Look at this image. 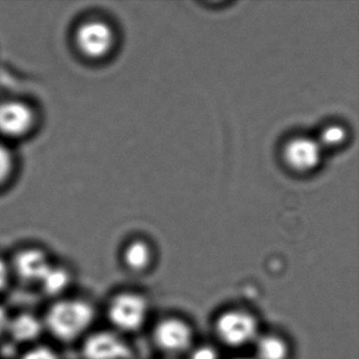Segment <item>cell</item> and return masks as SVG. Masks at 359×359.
Wrapping results in <instances>:
<instances>
[{"label": "cell", "instance_id": "6da1fadb", "mask_svg": "<svg viewBox=\"0 0 359 359\" xmlns=\"http://www.w3.org/2000/svg\"><path fill=\"white\" fill-rule=\"evenodd\" d=\"M94 309L89 302L79 299H65L55 302L48 311L46 325L58 339H76L94 320Z\"/></svg>", "mask_w": 359, "mask_h": 359}, {"label": "cell", "instance_id": "7a4b0ae2", "mask_svg": "<svg viewBox=\"0 0 359 359\" xmlns=\"http://www.w3.org/2000/svg\"><path fill=\"white\" fill-rule=\"evenodd\" d=\"M148 314V304L140 294L121 293L109 304L108 315L111 323L123 331H135L144 325Z\"/></svg>", "mask_w": 359, "mask_h": 359}, {"label": "cell", "instance_id": "3957f363", "mask_svg": "<svg viewBox=\"0 0 359 359\" xmlns=\"http://www.w3.org/2000/svg\"><path fill=\"white\" fill-rule=\"evenodd\" d=\"M216 332L220 339L228 346H243L256 337L257 323L251 314L245 311H228L218 317Z\"/></svg>", "mask_w": 359, "mask_h": 359}, {"label": "cell", "instance_id": "277c9868", "mask_svg": "<svg viewBox=\"0 0 359 359\" xmlns=\"http://www.w3.org/2000/svg\"><path fill=\"white\" fill-rule=\"evenodd\" d=\"M77 48L83 55L100 58L108 54L114 43V35L109 25L89 22L81 25L75 34Z\"/></svg>", "mask_w": 359, "mask_h": 359}, {"label": "cell", "instance_id": "5b68a950", "mask_svg": "<svg viewBox=\"0 0 359 359\" xmlns=\"http://www.w3.org/2000/svg\"><path fill=\"white\" fill-rule=\"evenodd\" d=\"M323 156V148L313 138L295 137L289 140L283 150L285 163L297 172H310L318 167Z\"/></svg>", "mask_w": 359, "mask_h": 359}, {"label": "cell", "instance_id": "8992f818", "mask_svg": "<svg viewBox=\"0 0 359 359\" xmlns=\"http://www.w3.org/2000/svg\"><path fill=\"white\" fill-rule=\"evenodd\" d=\"M86 359H130L132 351L127 342L112 332H97L86 339Z\"/></svg>", "mask_w": 359, "mask_h": 359}, {"label": "cell", "instance_id": "52a82bcc", "mask_svg": "<svg viewBox=\"0 0 359 359\" xmlns=\"http://www.w3.org/2000/svg\"><path fill=\"white\" fill-rule=\"evenodd\" d=\"M154 340L159 348L171 354L184 352L192 341V331L184 321L163 319L154 330Z\"/></svg>", "mask_w": 359, "mask_h": 359}, {"label": "cell", "instance_id": "ba28073f", "mask_svg": "<svg viewBox=\"0 0 359 359\" xmlns=\"http://www.w3.org/2000/svg\"><path fill=\"white\" fill-rule=\"evenodd\" d=\"M33 123V115L26 104L16 102L0 104V133L10 137L24 135Z\"/></svg>", "mask_w": 359, "mask_h": 359}, {"label": "cell", "instance_id": "9c48e42d", "mask_svg": "<svg viewBox=\"0 0 359 359\" xmlns=\"http://www.w3.org/2000/svg\"><path fill=\"white\" fill-rule=\"evenodd\" d=\"M51 266L47 255L41 250H24L14 258L15 272L20 278L27 281L39 283Z\"/></svg>", "mask_w": 359, "mask_h": 359}, {"label": "cell", "instance_id": "30bf717a", "mask_svg": "<svg viewBox=\"0 0 359 359\" xmlns=\"http://www.w3.org/2000/svg\"><path fill=\"white\" fill-rule=\"evenodd\" d=\"M8 330L12 337L20 342H29L36 339L43 331L41 320L34 315L22 313L9 320Z\"/></svg>", "mask_w": 359, "mask_h": 359}, {"label": "cell", "instance_id": "8fae6325", "mask_svg": "<svg viewBox=\"0 0 359 359\" xmlns=\"http://www.w3.org/2000/svg\"><path fill=\"white\" fill-rule=\"evenodd\" d=\"M152 259L150 247L142 241H133L126 248L123 262L132 271H144Z\"/></svg>", "mask_w": 359, "mask_h": 359}, {"label": "cell", "instance_id": "7c38bea8", "mask_svg": "<svg viewBox=\"0 0 359 359\" xmlns=\"http://www.w3.org/2000/svg\"><path fill=\"white\" fill-rule=\"evenodd\" d=\"M287 344L274 335L262 336L256 346L258 359H287Z\"/></svg>", "mask_w": 359, "mask_h": 359}, {"label": "cell", "instance_id": "4fadbf2b", "mask_svg": "<svg viewBox=\"0 0 359 359\" xmlns=\"http://www.w3.org/2000/svg\"><path fill=\"white\" fill-rule=\"evenodd\" d=\"M39 283H41L46 294L58 295L68 287L70 283V274L64 268L51 266Z\"/></svg>", "mask_w": 359, "mask_h": 359}, {"label": "cell", "instance_id": "5bb4252c", "mask_svg": "<svg viewBox=\"0 0 359 359\" xmlns=\"http://www.w3.org/2000/svg\"><path fill=\"white\" fill-rule=\"evenodd\" d=\"M346 140V131L341 126L331 125L325 127L321 131L317 142L320 144L321 148H335L344 144Z\"/></svg>", "mask_w": 359, "mask_h": 359}, {"label": "cell", "instance_id": "9a60e30c", "mask_svg": "<svg viewBox=\"0 0 359 359\" xmlns=\"http://www.w3.org/2000/svg\"><path fill=\"white\" fill-rule=\"evenodd\" d=\"M22 359H58L57 355L47 346H37L28 351Z\"/></svg>", "mask_w": 359, "mask_h": 359}, {"label": "cell", "instance_id": "2e32d148", "mask_svg": "<svg viewBox=\"0 0 359 359\" xmlns=\"http://www.w3.org/2000/svg\"><path fill=\"white\" fill-rule=\"evenodd\" d=\"M12 159L7 149L0 146V182H4L11 171Z\"/></svg>", "mask_w": 359, "mask_h": 359}, {"label": "cell", "instance_id": "e0dca14e", "mask_svg": "<svg viewBox=\"0 0 359 359\" xmlns=\"http://www.w3.org/2000/svg\"><path fill=\"white\" fill-rule=\"evenodd\" d=\"M190 359H217V353L210 346H201L192 353Z\"/></svg>", "mask_w": 359, "mask_h": 359}, {"label": "cell", "instance_id": "ac0fdd59", "mask_svg": "<svg viewBox=\"0 0 359 359\" xmlns=\"http://www.w3.org/2000/svg\"><path fill=\"white\" fill-rule=\"evenodd\" d=\"M9 280V269L4 260L0 259V291L7 285Z\"/></svg>", "mask_w": 359, "mask_h": 359}, {"label": "cell", "instance_id": "d6986e66", "mask_svg": "<svg viewBox=\"0 0 359 359\" xmlns=\"http://www.w3.org/2000/svg\"><path fill=\"white\" fill-rule=\"evenodd\" d=\"M8 323H9V318L7 313L3 306H0V335L8 329Z\"/></svg>", "mask_w": 359, "mask_h": 359}, {"label": "cell", "instance_id": "ffe728a7", "mask_svg": "<svg viewBox=\"0 0 359 359\" xmlns=\"http://www.w3.org/2000/svg\"><path fill=\"white\" fill-rule=\"evenodd\" d=\"M239 359H248V358H239Z\"/></svg>", "mask_w": 359, "mask_h": 359}]
</instances>
